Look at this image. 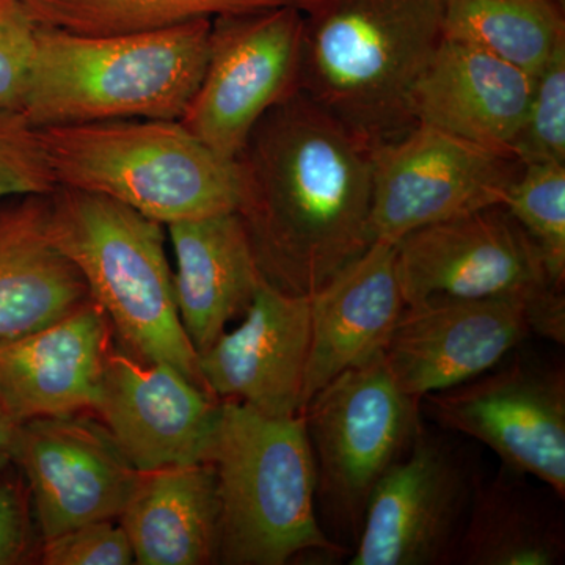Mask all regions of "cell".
<instances>
[{
    "label": "cell",
    "mask_w": 565,
    "mask_h": 565,
    "mask_svg": "<svg viewBox=\"0 0 565 565\" xmlns=\"http://www.w3.org/2000/svg\"><path fill=\"white\" fill-rule=\"evenodd\" d=\"M236 163V212L278 291L310 296L373 245V151L302 92L256 122Z\"/></svg>",
    "instance_id": "cell-1"
},
{
    "label": "cell",
    "mask_w": 565,
    "mask_h": 565,
    "mask_svg": "<svg viewBox=\"0 0 565 565\" xmlns=\"http://www.w3.org/2000/svg\"><path fill=\"white\" fill-rule=\"evenodd\" d=\"M446 0H308L300 92L371 151L416 125L412 96L445 39Z\"/></svg>",
    "instance_id": "cell-2"
},
{
    "label": "cell",
    "mask_w": 565,
    "mask_h": 565,
    "mask_svg": "<svg viewBox=\"0 0 565 565\" xmlns=\"http://www.w3.org/2000/svg\"><path fill=\"white\" fill-rule=\"evenodd\" d=\"M212 21L106 36L36 29L20 111L36 128L180 120L210 61Z\"/></svg>",
    "instance_id": "cell-3"
},
{
    "label": "cell",
    "mask_w": 565,
    "mask_h": 565,
    "mask_svg": "<svg viewBox=\"0 0 565 565\" xmlns=\"http://www.w3.org/2000/svg\"><path fill=\"white\" fill-rule=\"evenodd\" d=\"M206 462L217 481V564L285 565L308 552L344 553L319 520L302 415L222 401Z\"/></svg>",
    "instance_id": "cell-4"
},
{
    "label": "cell",
    "mask_w": 565,
    "mask_h": 565,
    "mask_svg": "<svg viewBox=\"0 0 565 565\" xmlns=\"http://www.w3.org/2000/svg\"><path fill=\"white\" fill-rule=\"evenodd\" d=\"M57 188L106 196L170 225L234 212L236 159L223 158L180 120H110L39 128Z\"/></svg>",
    "instance_id": "cell-5"
},
{
    "label": "cell",
    "mask_w": 565,
    "mask_h": 565,
    "mask_svg": "<svg viewBox=\"0 0 565 565\" xmlns=\"http://www.w3.org/2000/svg\"><path fill=\"white\" fill-rule=\"evenodd\" d=\"M51 236L132 355L166 363L202 386L182 327L161 223L95 193H50Z\"/></svg>",
    "instance_id": "cell-6"
},
{
    "label": "cell",
    "mask_w": 565,
    "mask_h": 565,
    "mask_svg": "<svg viewBox=\"0 0 565 565\" xmlns=\"http://www.w3.org/2000/svg\"><path fill=\"white\" fill-rule=\"evenodd\" d=\"M396 273L405 307L433 297L522 299L534 337L565 344L564 288L550 280L541 252L503 204L405 234Z\"/></svg>",
    "instance_id": "cell-7"
},
{
    "label": "cell",
    "mask_w": 565,
    "mask_h": 565,
    "mask_svg": "<svg viewBox=\"0 0 565 565\" xmlns=\"http://www.w3.org/2000/svg\"><path fill=\"white\" fill-rule=\"evenodd\" d=\"M300 415L313 452L316 504L356 539L375 484L422 427V403L399 388L381 355L337 375Z\"/></svg>",
    "instance_id": "cell-8"
},
{
    "label": "cell",
    "mask_w": 565,
    "mask_h": 565,
    "mask_svg": "<svg viewBox=\"0 0 565 565\" xmlns=\"http://www.w3.org/2000/svg\"><path fill=\"white\" fill-rule=\"evenodd\" d=\"M519 349L471 381L427 394L419 401L422 412L441 429L492 449L505 470L537 479L564 500V366Z\"/></svg>",
    "instance_id": "cell-9"
},
{
    "label": "cell",
    "mask_w": 565,
    "mask_h": 565,
    "mask_svg": "<svg viewBox=\"0 0 565 565\" xmlns=\"http://www.w3.org/2000/svg\"><path fill=\"white\" fill-rule=\"evenodd\" d=\"M522 169L512 152L415 125L373 150L374 241L396 244L423 226L501 206Z\"/></svg>",
    "instance_id": "cell-10"
},
{
    "label": "cell",
    "mask_w": 565,
    "mask_h": 565,
    "mask_svg": "<svg viewBox=\"0 0 565 565\" xmlns=\"http://www.w3.org/2000/svg\"><path fill=\"white\" fill-rule=\"evenodd\" d=\"M303 13L285 7L212 21L211 54L181 125L236 159L274 106L300 90Z\"/></svg>",
    "instance_id": "cell-11"
},
{
    "label": "cell",
    "mask_w": 565,
    "mask_h": 565,
    "mask_svg": "<svg viewBox=\"0 0 565 565\" xmlns=\"http://www.w3.org/2000/svg\"><path fill=\"white\" fill-rule=\"evenodd\" d=\"M478 482L468 460L422 424L367 498L349 564H451Z\"/></svg>",
    "instance_id": "cell-12"
},
{
    "label": "cell",
    "mask_w": 565,
    "mask_h": 565,
    "mask_svg": "<svg viewBox=\"0 0 565 565\" xmlns=\"http://www.w3.org/2000/svg\"><path fill=\"white\" fill-rule=\"evenodd\" d=\"M13 463L28 482L43 539L120 519L140 478L106 426L77 414L18 424Z\"/></svg>",
    "instance_id": "cell-13"
},
{
    "label": "cell",
    "mask_w": 565,
    "mask_h": 565,
    "mask_svg": "<svg viewBox=\"0 0 565 565\" xmlns=\"http://www.w3.org/2000/svg\"><path fill=\"white\" fill-rule=\"evenodd\" d=\"M533 334L525 300L433 297L404 308L382 356L399 388L422 401L487 373Z\"/></svg>",
    "instance_id": "cell-14"
},
{
    "label": "cell",
    "mask_w": 565,
    "mask_h": 565,
    "mask_svg": "<svg viewBox=\"0 0 565 565\" xmlns=\"http://www.w3.org/2000/svg\"><path fill=\"white\" fill-rule=\"evenodd\" d=\"M221 399L166 363L110 349L95 411L140 473L206 462Z\"/></svg>",
    "instance_id": "cell-15"
},
{
    "label": "cell",
    "mask_w": 565,
    "mask_h": 565,
    "mask_svg": "<svg viewBox=\"0 0 565 565\" xmlns=\"http://www.w3.org/2000/svg\"><path fill=\"white\" fill-rule=\"evenodd\" d=\"M310 341V296L281 292L263 280L243 323L199 353L204 390L264 415H300Z\"/></svg>",
    "instance_id": "cell-16"
},
{
    "label": "cell",
    "mask_w": 565,
    "mask_h": 565,
    "mask_svg": "<svg viewBox=\"0 0 565 565\" xmlns=\"http://www.w3.org/2000/svg\"><path fill=\"white\" fill-rule=\"evenodd\" d=\"M110 333L90 299L50 326L0 338V407L11 422L95 411Z\"/></svg>",
    "instance_id": "cell-17"
},
{
    "label": "cell",
    "mask_w": 565,
    "mask_h": 565,
    "mask_svg": "<svg viewBox=\"0 0 565 565\" xmlns=\"http://www.w3.org/2000/svg\"><path fill=\"white\" fill-rule=\"evenodd\" d=\"M310 303L303 405L337 375L384 353L405 308L396 273V244L374 241L360 258L310 294Z\"/></svg>",
    "instance_id": "cell-18"
},
{
    "label": "cell",
    "mask_w": 565,
    "mask_h": 565,
    "mask_svg": "<svg viewBox=\"0 0 565 565\" xmlns=\"http://www.w3.org/2000/svg\"><path fill=\"white\" fill-rule=\"evenodd\" d=\"M534 77L489 52L444 39L416 84L412 111L416 125L511 151Z\"/></svg>",
    "instance_id": "cell-19"
},
{
    "label": "cell",
    "mask_w": 565,
    "mask_h": 565,
    "mask_svg": "<svg viewBox=\"0 0 565 565\" xmlns=\"http://www.w3.org/2000/svg\"><path fill=\"white\" fill-rule=\"evenodd\" d=\"M174 297L185 334L202 353L247 311L263 277L239 214L170 223Z\"/></svg>",
    "instance_id": "cell-20"
},
{
    "label": "cell",
    "mask_w": 565,
    "mask_h": 565,
    "mask_svg": "<svg viewBox=\"0 0 565 565\" xmlns=\"http://www.w3.org/2000/svg\"><path fill=\"white\" fill-rule=\"evenodd\" d=\"M90 299L52 241L50 193L0 200V338L50 326Z\"/></svg>",
    "instance_id": "cell-21"
},
{
    "label": "cell",
    "mask_w": 565,
    "mask_h": 565,
    "mask_svg": "<svg viewBox=\"0 0 565 565\" xmlns=\"http://www.w3.org/2000/svg\"><path fill=\"white\" fill-rule=\"evenodd\" d=\"M120 520L136 564H217L214 468L210 462H196L140 473Z\"/></svg>",
    "instance_id": "cell-22"
},
{
    "label": "cell",
    "mask_w": 565,
    "mask_h": 565,
    "mask_svg": "<svg viewBox=\"0 0 565 565\" xmlns=\"http://www.w3.org/2000/svg\"><path fill=\"white\" fill-rule=\"evenodd\" d=\"M522 478L503 467L492 481L478 482L451 564L564 563L563 516Z\"/></svg>",
    "instance_id": "cell-23"
},
{
    "label": "cell",
    "mask_w": 565,
    "mask_h": 565,
    "mask_svg": "<svg viewBox=\"0 0 565 565\" xmlns=\"http://www.w3.org/2000/svg\"><path fill=\"white\" fill-rule=\"evenodd\" d=\"M308 0H14L36 29L76 35H128L185 22L296 7Z\"/></svg>",
    "instance_id": "cell-24"
},
{
    "label": "cell",
    "mask_w": 565,
    "mask_h": 565,
    "mask_svg": "<svg viewBox=\"0 0 565 565\" xmlns=\"http://www.w3.org/2000/svg\"><path fill=\"white\" fill-rule=\"evenodd\" d=\"M445 39L462 41L535 77L565 46L556 0H446Z\"/></svg>",
    "instance_id": "cell-25"
},
{
    "label": "cell",
    "mask_w": 565,
    "mask_h": 565,
    "mask_svg": "<svg viewBox=\"0 0 565 565\" xmlns=\"http://www.w3.org/2000/svg\"><path fill=\"white\" fill-rule=\"evenodd\" d=\"M503 206L541 252L550 280L564 288L565 163L523 166Z\"/></svg>",
    "instance_id": "cell-26"
},
{
    "label": "cell",
    "mask_w": 565,
    "mask_h": 565,
    "mask_svg": "<svg viewBox=\"0 0 565 565\" xmlns=\"http://www.w3.org/2000/svg\"><path fill=\"white\" fill-rule=\"evenodd\" d=\"M511 151L522 166L565 163V46L534 77L533 95Z\"/></svg>",
    "instance_id": "cell-27"
},
{
    "label": "cell",
    "mask_w": 565,
    "mask_h": 565,
    "mask_svg": "<svg viewBox=\"0 0 565 565\" xmlns=\"http://www.w3.org/2000/svg\"><path fill=\"white\" fill-rule=\"evenodd\" d=\"M57 189L40 131L21 111H0V200Z\"/></svg>",
    "instance_id": "cell-28"
},
{
    "label": "cell",
    "mask_w": 565,
    "mask_h": 565,
    "mask_svg": "<svg viewBox=\"0 0 565 565\" xmlns=\"http://www.w3.org/2000/svg\"><path fill=\"white\" fill-rule=\"evenodd\" d=\"M44 565H129L134 553L121 523L98 520L43 539Z\"/></svg>",
    "instance_id": "cell-29"
},
{
    "label": "cell",
    "mask_w": 565,
    "mask_h": 565,
    "mask_svg": "<svg viewBox=\"0 0 565 565\" xmlns=\"http://www.w3.org/2000/svg\"><path fill=\"white\" fill-rule=\"evenodd\" d=\"M35 50V25L14 0H0V111L21 110Z\"/></svg>",
    "instance_id": "cell-30"
},
{
    "label": "cell",
    "mask_w": 565,
    "mask_h": 565,
    "mask_svg": "<svg viewBox=\"0 0 565 565\" xmlns=\"http://www.w3.org/2000/svg\"><path fill=\"white\" fill-rule=\"evenodd\" d=\"M31 550L29 501L21 482L0 476V565L21 564Z\"/></svg>",
    "instance_id": "cell-31"
},
{
    "label": "cell",
    "mask_w": 565,
    "mask_h": 565,
    "mask_svg": "<svg viewBox=\"0 0 565 565\" xmlns=\"http://www.w3.org/2000/svg\"><path fill=\"white\" fill-rule=\"evenodd\" d=\"M18 424L11 422L9 415L0 407V476L13 463L14 438Z\"/></svg>",
    "instance_id": "cell-32"
},
{
    "label": "cell",
    "mask_w": 565,
    "mask_h": 565,
    "mask_svg": "<svg viewBox=\"0 0 565 565\" xmlns=\"http://www.w3.org/2000/svg\"><path fill=\"white\" fill-rule=\"evenodd\" d=\"M557 3H559L563 9H565V0H556Z\"/></svg>",
    "instance_id": "cell-33"
}]
</instances>
